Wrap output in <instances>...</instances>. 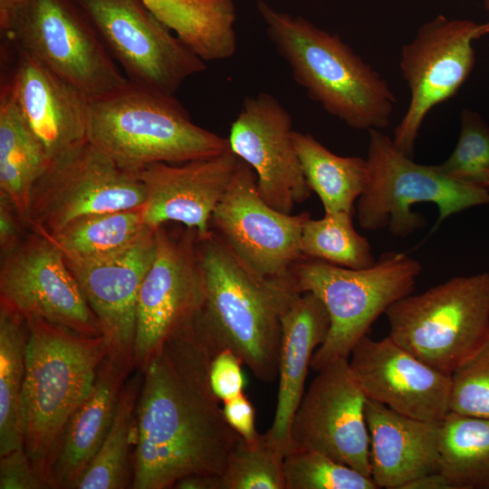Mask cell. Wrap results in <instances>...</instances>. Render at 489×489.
Wrapping results in <instances>:
<instances>
[{
  "instance_id": "cell-8",
  "label": "cell",
  "mask_w": 489,
  "mask_h": 489,
  "mask_svg": "<svg viewBox=\"0 0 489 489\" xmlns=\"http://www.w3.org/2000/svg\"><path fill=\"white\" fill-rule=\"evenodd\" d=\"M390 337L436 370L452 374L489 335V273L453 277L386 311Z\"/></svg>"
},
{
  "instance_id": "cell-20",
  "label": "cell",
  "mask_w": 489,
  "mask_h": 489,
  "mask_svg": "<svg viewBox=\"0 0 489 489\" xmlns=\"http://www.w3.org/2000/svg\"><path fill=\"white\" fill-rule=\"evenodd\" d=\"M155 231L149 228L128 247L98 259L64 257L98 321L109 353L133 369L138 298L154 259Z\"/></svg>"
},
{
  "instance_id": "cell-16",
  "label": "cell",
  "mask_w": 489,
  "mask_h": 489,
  "mask_svg": "<svg viewBox=\"0 0 489 489\" xmlns=\"http://www.w3.org/2000/svg\"><path fill=\"white\" fill-rule=\"evenodd\" d=\"M0 302L26 318H41L89 336L101 335L61 250L32 231L1 255Z\"/></svg>"
},
{
  "instance_id": "cell-40",
  "label": "cell",
  "mask_w": 489,
  "mask_h": 489,
  "mask_svg": "<svg viewBox=\"0 0 489 489\" xmlns=\"http://www.w3.org/2000/svg\"><path fill=\"white\" fill-rule=\"evenodd\" d=\"M223 412L226 422L241 437L254 441L259 436L254 424V408L244 393L223 401Z\"/></svg>"
},
{
  "instance_id": "cell-36",
  "label": "cell",
  "mask_w": 489,
  "mask_h": 489,
  "mask_svg": "<svg viewBox=\"0 0 489 489\" xmlns=\"http://www.w3.org/2000/svg\"><path fill=\"white\" fill-rule=\"evenodd\" d=\"M450 411L489 418V335L452 374Z\"/></svg>"
},
{
  "instance_id": "cell-30",
  "label": "cell",
  "mask_w": 489,
  "mask_h": 489,
  "mask_svg": "<svg viewBox=\"0 0 489 489\" xmlns=\"http://www.w3.org/2000/svg\"><path fill=\"white\" fill-rule=\"evenodd\" d=\"M439 454L452 489H489V418L450 411L441 422Z\"/></svg>"
},
{
  "instance_id": "cell-3",
  "label": "cell",
  "mask_w": 489,
  "mask_h": 489,
  "mask_svg": "<svg viewBox=\"0 0 489 489\" xmlns=\"http://www.w3.org/2000/svg\"><path fill=\"white\" fill-rule=\"evenodd\" d=\"M29 337L22 393L24 447L48 484L64 429L90 393L109 353L102 335L89 336L37 317Z\"/></svg>"
},
{
  "instance_id": "cell-43",
  "label": "cell",
  "mask_w": 489,
  "mask_h": 489,
  "mask_svg": "<svg viewBox=\"0 0 489 489\" xmlns=\"http://www.w3.org/2000/svg\"><path fill=\"white\" fill-rule=\"evenodd\" d=\"M28 0H0V29L5 33L17 13L27 4Z\"/></svg>"
},
{
  "instance_id": "cell-44",
  "label": "cell",
  "mask_w": 489,
  "mask_h": 489,
  "mask_svg": "<svg viewBox=\"0 0 489 489\" xmlns=\"http://www.w3.org/2000/svg\"><path fill=\"white\" fill-rule=\"evenodd\" d=\"M483 187L489 191V174L483 184Z\"/></svg>"
},
{
  "instance_id": "cell-5",
  "label": "cell",
  "mask_w": 489,
  "mask_h": 489,
  "mask_svg": "<svg viewBox=\"0 0 489 489\" xmlns=\"http://www.w3.org/2000/svg\"><path fill=\"white\" fill-rule=\"evenodd\" d=\"M87 139L136 174L149 164L207 158L229 148L227 139L195 124L174 94L130 81L89 97Z\"/></svg>"
},
{
  "instance_id": "cell-31",
  "label": "cell",
  "mask_w": 489,
  "mask_h": 489,
  "mask_svg": "<svg viewBox=\"0 0 489 489\" xmlns=\"http://www.w3.org/2000/svg\"><path fill=\"white\" fill-rule=\"evenodd\" d=\"M149 228L139 207L87 215L47 238L65 258L90 261L128 247Z\"/></svg>"
},
{
  "instance_id": "cell-13",
  "label": "cell",
  "mask_w": 489,
  "mask_h": 489,
  "mask_svg": "<svg viewBox=\"0 0 489 489\" xmlns=\"http://www.w3.org/2000/svg\"><path fill=\"white\" fill-rule=\"evenodd\" d=\"M488 33L487 22L476 24L440 14L423 24L402 47L400 70L410 101L392 139L402 153L412 158L426 116L458 91L475 65L473 41Z\"/></svg>"
},
{
  "instance_id": "cell-38",
  "label": "cell",
  "mask_w": 489,
  "mask_h": 489,
  "mask_svg": "<svg viewBox=\"0 0 489 489\" xmlns=\"http://www.w3.org/2000/svg\"><path fill=\"white\" fill-rule=\"evenodd\" d=\"M0 489H50L36 474L24 447L0 455Z\"/></svg>"
},
{
  "instance_id": "cell-12",
  "label": "cell",
  "mask_w": 489,
  "mask_h": 489,
  "mask_svg": "<svg viewBox=\"0 0 489 489\" xmlns=\"http://www.w3.org/2000/svg\"><path fill=\"white\" fill-rule=\"evenodd\" d=\"M127 79L175 94L206 69L141 0H76Z\"/></svg>"
},
{
  "instance_id": "cell-28",
  "label": "cell",
  "mask_w": 489,
  "mask_h": 489,
  "mask_svg": "<svg viewBox=\"0 0 489 489\" xmlns=\"http://www.w3.org/2000/svg\"><path fill=\"white\" fill-rule=\"evenodd\" d=\"M142 378L140 370H134L127 379L105 439L74 489L131 488L132 446L136 438L137 406Z\"/></svg>"
},
{
  "instance_id": "cell-41",
  "label": "cell",
  "mask_w": 489,
  "mask_h": 489,
  "mask_svg": "<svg viewBox=\"0 0 489 489\" xmlns=\"http://www.w3.org/2000/svg\"><path fill=\"white\" fill-rule=\"evenodd\" d=\"M175 489H220V475L193 474L177 481Z\"/></svg>"
},
{
  "instance_id": "cell-42",
  "label": "cell",
  "mask_w": 489,
  "mask_h": 489,
  "mask_svg": "<svg viewBox=\"0 0 489 489\" xmlns=\"http://www.w3.org/2000/svg\"><path fill=\"white\" fill-rule=\"evenodd\" d=\"M401 489H452V486L441 472H436L411 480Z\"/></svg>"
},
{
  "instance_id": "cell-11",
  "label": "cell",
  "mask_w": 489,
  "mask_h": 489,
  "mask_svg": "<svg viewBox=\"0 0 489 489\" xmlns=\"http://www.w3.org/2000/svg\"><path fill=\"white\" fill-rule=\"evenodd\" d=\"M197 231L167 223L155 231L154 259L137 305L133 366L141 372L170 339L191 330L204 299Z\"/></svg>"
},
{
  "instance_id": "cell-21",
  "label": "cell",
  "mask_w": 489,
  "mask_h": 489,
  "mask_svg": "<svg viewBox=\"0 0 489 489\" xmlns=\"http://www.w3.org/2000/svg\"><path fill=\"white\" fill-rule=\"evenodd\" d=\"M239 158L228 148L222 154L184 163H153L138 176L145 189L144 224L156 230L176 223L204 236L213 212L233 177Z\"/></svg>"
},
{
  "instance_id": "cell-24",
  "label": "cell",
  "mask_w": 489,
  "mask_h": 489,
  "mask_svg": "<svg viewBox=\"0 0 489 489\" xmlns=\"http://www.w3.org/2000/svg\"><path fill=\"white\" fill-rule=\"evenodd\" d=\"M134 369L108 353L92 388L71 417L53 464L51 489H74L113 421L121 390Z\"/></svg>"
},
{
  "instance_id": "cell-14",
  "label": "cell",
  "mask_w": 489,
  "mask_h": 489,
  "mask_svg": "<svg viewBox=\"0 0 489 489\" xmlns=\"http://www.w3.org/2000/svg\"><path fill=\"white\" fill-rule=\"evenodd\" d=\"M308 212L285 214L260 195L254 170L242 159L210 220L229 249L252 271L265 277L291 273L304 256L301 237Z\"/></svg>"
},
{
  "instance_id": "cell-22",
  "label": "cell",
  "mask_w": 489,
  "mask_h": 489,
  "mask_svg": "<svg viewBox=\"0 0 489 489\" xmlns=\"http://www.w3.org/2000/svg\"><path fill=\"white\" fill-rule=\"evenodd\" d=\"M371 478L379 488L401 489L421 475L440 472L441 422L402 415L366 399Z\"/></svg>"
},
{
  "instance_id": "cell-1",
  "label": "cell",
  "mask_w": 489,
  "mask_h": 489,
  "mask_svg": "<svg viewBox=\"0 0 489 489\" xmlns=\"http://www.w3.org/2000/svg\"><path fill=\"white\" fill-rule=\"evenodd\" d=\"M211 360L189 330L168 340L142 371L132 489H168L189 475L223 474L240 436L211 388Z\"/></svg>"
},
{
  "instance_id": "cell-26",
  "label": "cell",
  "mask_w": 489,
  "mask_h": 489,
  "mask_svg": "<svg viewBox=\"0 0 489 489\" xmlns=\"http://www.w3.org/2000/svg\"><path fill=\"white\" fill-rule=\"evenodd\" d=\"M51 158L21 115L12 95L0 91V194L24 218L31 190Z\"/></svg>"
},
{
  "instance_id": "cell-35",
  "label": "cell",
  "mask_w": 489,
  "mask_h": 489,
  "mask_svg": "<svg viewBox=\"0 0 489 489\" xmlns=\"http://www.w3.org/2000/svg\"><path fill=\"white\" fill-rule=\"evenodd\" d=\"M438 167L453 179L483 187L489 174V127L478 113L462 111L457 143Z\"/></svg>"
},
{
  "instance_id": "cell-27",
  "label": "cell",
  "mask_w": 489,
  "mask_h": 489,
  "mask_svg": "<svg viewBox=\"0 0 489 489\" xmlns=\"http://www.w3.org/2000/svg\"><path fill=\"white\" fill-rule=\"evenodd\" d=\"M293 142L306 181L324 213L353 214L368 181L366 158L336 155L310 133L294 130Z\"/></svg>"
},
{
  "instance_id": "cell-18",
  "label": "cell",
  "mask_w": 489,
  "mask_h": 489,
  "mask_svg": "<svg viewBox=\"0 0 489 489\" xmlns=\"http://www.w3.org/2000/svg\"><path fill=\"white\" fill-rule=\"evenodd\" d=\"M350 370L366 398L410 417L441 422L450 412L452 376L424 363L390 337H362Z\"/></svg>"
},
{
  "instance_id": "cell-15",
  "label": "cell",
  "mask_w": 489,
  "mask_h": 489,
  "mask_svg": "<svg viewBox=\"0 0 489 489\" xmlns=\"http://www.w3.org/2000/svg\"><path fill=\"white\" fill-rule=\"evenodd\" d=\"M366 399L347 358L327 364L294 413L289 452L316 451L371 477Z\"/></svg>"
},
{
  "instance_id": "cell-4",
  "label": "cell",
  "mask_w": 489,
  "mask_h": 489,
  "mask_svg": "<svg viewBox=\"0 0 489 489\" xmlns=\"http://www.w3.org/2000/svg\"><path fill=\"white\" fill-rule=\"evenodd\" d=\"M256 6L267 36L312 100L353 129H381L388 125L397 103L394 93L337 34L263 0Z\"/></svg>"
},
{
  "instance_id": "cell-25",
  "label": "cell",
  "mask_w": 489,
  "mask_h": 489,
  "mask_svg": "<svg viewBox=\"0 0 489 489\" xmlns=\"http://www.w3.org/2000/svg\"><path fill=\"white\" fill-rule=\"evenodd\" d=\"M196 56L220 61L236 50L233 0H141Z\"/></svg>"
},
{
  "instance_id": "cell-2",
  "label": "cell",
  "mask_w": 489,
  "mask_h": 489,
  "mask_svg": "<svg viewBox=\"0 0 489 489\" xmlns=\"http://www.w3.org/2000/svg\"><path fill=\"white\" fill-rule=\"evenodd\" d=\"M204 299L191 331L213 359L232 350L259 380L278 377L282 315L301 294L291 273L259 275L211 229L197 238Z\"/></svg>"
},
{
  "instance_id": "cell-34",
  "label": "cell",
  "mask_w": 489,
  "mask_h": 489,
  "mask_svg": "<svg viewBox=\"0 0 489 489\" xmlns=\"http://www.w3.org/2000/svg\"><path fill=\"white\" fill-rule=\"evenodd\" d=\"M283 472L286 489H379L371 477L312 450L288 452Z\"/></svg>"
},
{
  "instance_id": "cell-7",
  "label": "cell",
  "mask_w": 489,
  "mask_h": 489,
  "mask_svg": "<svg viewBox=\"0 0 489 489\" xmlns=\"http://www.w3.org/2000/svg\"><path fill=\"white\" fill-rule=\"evenodd\" d=\"M368 181L357 200L360 225L369 231L388 229L395 237H407L426 225L412 211L417 203H433L438 219L432 232L454 214L489 205V191L446 175L438 165L417 164L397 149L379 129H369Z\"/></svg>"
},
{
  "instance_id": "cell-23",
  "label": "cell",
  "mask_w": 489,
  "mask_h": 489,
  "mask_svg": "<svg viewBox=\"0 0 489 489\" xmlns=\"http://www.w3.org/2000/svg\"><path fill=\"white\" fill-rule=\"evenodd\" d=\"M281 321L277 402L272 426L265 435L286 455L291 446L292 420L304 394L314 352L328 335L330 317L322 302L307 292L294 299Z\"/></svg>"
},
{
  "instance_id": "cell-37",
  "label": "cell",
  "mask_w": 489,
  "mask_h": 489,
  "mask_svg": "<svg viewBox=\"0 0 489 489\" xmlns=\"http://www.w3.org/2000/svg\"><path fill=\"white\" fill-rule=\"evenodd\" d=\"M242 365V360L230 350H224L212 359L209 381L219 400L225 401L244 393Z\"/></svg>"
},
{
  "instance_id": "cell-32",
  "label": "cell",
  "mask_w": 489,
  "mask_h": 489,
  "mask_svg": "<svg viewBox=\"0 0 489 489\" xmlns=\"http://www.w3.org/2000/svg\"><path fill=\"white\" fill-rule=\"evenodd\" d=\"M352 215L335 212L324 213L320 219L310 217L302 232V255L350 269L372 266L377 260L367 238L355 230Z\"/></svg>"
},
{
  "instance_id": "cell-6",
  "label": "cell",
  "mask_w": 489,
  "mask_h": 489,
  "mask_svg": "<svg viewBox=\"0 0 489 489\" xmlns=\"http://www.w3.org/2000/svg\"><path fill=\"white\" fill-rule=\"evenodd\" d=\"M422 267L401 252L382 254L367 268L350 269L303 257L291 270L300 292H312L324 304L330 329L316 350L311 369L349 358L374 321L399 299L411 294Z\"/></svg>"
},
{
  "instance_id": "cell-33",
  "label": "cell",
  "mask_w": 489,
  "mask_h": 489,
  "mask_svg": "<svg viewBox=\"0 0 489 489\" xmlns=\"http://www.w3.org/2000/svg\"><path fill=\"white\" fill-rule=\"evenodd\" d=\"M285 454L268 436L239 437L220 476V489H286Z\"/></svg>"
},
{
  "instance_id": "cell-9",
  "label": "cell",
  "mask_w": 489,
  "mask_h": 489,
  "mask_svg": "<svg viewBox=\"0 0 489 489\" xmlns=\"http://www.w3.org/2000/svg\"><path fill=\"white\" fill-rule=\"evenodd\" d=\"M145 189L138 174L121 168L88 139L51 158L31 190L25 223L53 236L95 213L139 208Z\"/></svg>"
},
{
  "instance_id": "cell-10",
  "label": "cell",
  "mask_w": 489,
  "mask_h": 489,
  "mask_svg": "<svg viewBox=\"0 0 489 489\" xmlns=\"http://www.w3.org/2000/svg\"><path fill=\"white\" fill-rule=\"evenodd\" d=\"M3 34L88 97L129 81L76 0H28Z\"/></svg>"
},
{
  "instance_id": "cell-19",
  "label": "cell",
  "mask_w": 489,
  "mask_h": 489,
  "mask_svg": "<svg viewBox=\"0 0 489 489\" xmlns=\"http://www.w3.org/2000/svg\"><path fill=\"white\" fill-rule=\"evenodd\" d=\"M8 62L1 88L50 158L87 140L89 97L5 36Z\"/></svg>"
},
{
  "instance_id": "cell-29",
  "label": "cell",
  "mask_w": 489,
  "mask_h": 489,
  "mask_svg": "<svg viewBox=\"0 0 489 489\" xmlns=\"http://www.w3.org/2000/svg\"><path fill=\"white\" fill-rule=\"evenodd\" d=\"M28 337L27 318L0 302V455L24 447L22 393Z\"/></svg>"
},
{
  "instance_id": "cell-45",
  "label": "cell",
  "mask_w": 489,
  "mask_h": 489,
  "mask_svg": "<svg viewBox=\"0 0 489 489\" xmlns=\"http://www.w3.org/2000/svg\"><path fill=\"white\" fill-rule=\"evenodd\" d=\"M484 7L488 13V15H489V0H484ZM487 24H489V20L487 22Z\"/></svg>"
},
{
  "instance_id": "cell-39",
  "label": "cell",
  "mask_w": 489,
  "mask_h": 489,
  "mask_svg": "<svg viewBox=\"0 0 489 489\" xmlns=\"http://www.w3.org/2000/svg\"><path fill=\"white\" fill-rule=\"evenodd\" d=\"M29 232L15 205L0 194V255L14 249Z\"/></svg>"
},
{
  "instance_id": "cell-17",
  "label": "cell",
  "mask_w": 489,
  "mask_h": 489,
  "mask_svg": "<svg viewBox=\"0 0 489 489\" xmlns=\"http://www.w3.org/2000/svg\"><path fill=\"white\" fill-rule=\"evenodd\" d=\"M292 118L271 94L247 97L233 121L230 149L254 172L261 197L273 208L292 214L312 193L293 142Z\"/></svg>"
}]
</instances>
